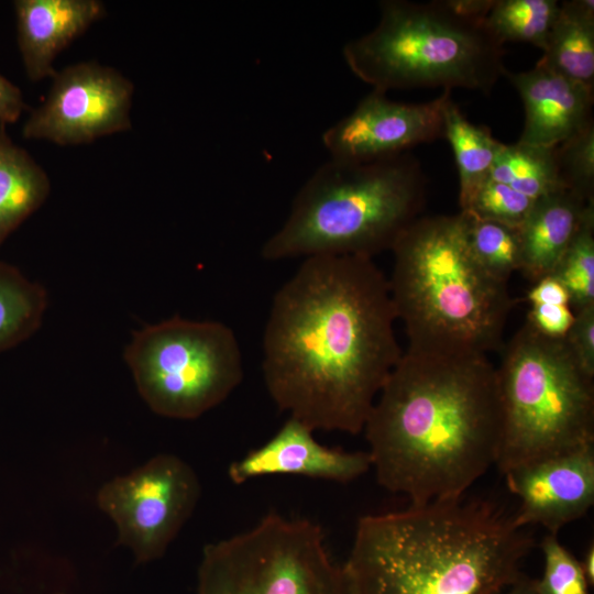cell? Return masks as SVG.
Masks as SVG:
<instances>
[{
	"label": "cell",
	"mask_w": 594,
	"mask_h": 594,
	"mask_svg": "<svg viewBox=\"0 0 594 594\" xmlns=\"http://www.w3.org/2000/svg\"><path fill=\"white\" fill-rule=\"evenodd\" d=\"M396 319L388 278L373 258H304L274 295L264 329L270 396L314 431H363L403 355Z\"/></svg>",
	"instance_id": "cell-1"
},
{
	"label": "cell",
	"mask_w": 594,
	"mask_h": 594,
	"mask_svg": "<svg viewBox=\"0 0 594 594\" xmlns=\"http://www.w3.org/2000/svg\"><path fill=\"white\" fill-rule=\"evenodd\" d=\"M363 430L382 487L410 504L462 497L496 463V367L486 355L407 349Z\"/></svg>",
	"instance_id": "cell-2"
},
{
	"label": "cell",
	"mask_w": 594,
	"mask_h": 594,
	"mask_svg": "<svg viewBox=\"0 0 594 594\" xmlns=\"http://www.w3.org/2000/svg\"><path fill=\"white\" fill-rule=\"evenodd\" d=\"M534 547L491 501L437 499L359 519L342 568L345 594H497Z\"/></svg>",
	"instance_id": "cell-3"
},
{
	"label": "cell",
	"mask_w": 594,
	"mask_h": 594,
	"mask_svg": "<svg viewBox=\"0 0 594 594\" xmlns=\"http://www.w3.org/2000/svg\"><path fill=\"white\" fill-rule=\"evenodd\" d=\"M391 251L389 292L408 350L486 355L502 349L515 300L508 283L473 256L461 211L419 217Z\"/></svg>",
	"instance_id": "cell-4"
},
{
	"label": "cell",
	"mask_w": 594,
	"mask_h": 594,
	"mask_svg": "<svg viewBox=\"0 0 594 594\" xmlns=\"http://www.w3.org/2000/svg\"><path fill=\"white\" fill-rule=\"evenodd\" d=\"M427 178L408 152L370 162L329 158L304 183L266 261L363 256L392 250L425 209Z\"/></svg>",
	"instance_id": "cell-5"
},
{
	"label": "cell",
	"mask_w": 594,
	"mask_h": 594,
	"mask_svg": "<svg viewBox=\"0 0 594 594\" xmlns=\"http://www.w3.org/2000/svg\"><path fill=\"white\" fill-rule=\"evenodd\" d=\"M349 69L373 89L464 88L488 95L504 76V44L485 19L444 1L380 2V20L342 48Z\"/></svg>",
	"instance_id": "cell-6"
},
{
	"label": "cell",
	"mask_w": 594,
	"mask_h": 594,
	"mask_svg": "<svg viewBox=\"0 0 594 594\" xmlns=\"http://www.w3.org/2000/svg\"><path fill=\"white\" fill-rule=\"evenodd\" d=\"M501 439L495 465L505 473L594 444V376L564 338L528 322L503 348L496 367Z\"/></svg>",
	"instance_id": "cell-7"
},
{
	"label": "cell",
	"mask_w": 594,
	"mask_h": 594,
	"mask_svg": "<svg viewBox=\"0 0 594 594\" xmlns=\"http://www.w3.org/2000/svg\"><path fill=\"white\" fill-rule=\"evenodd\" d=\"M124 360L144 403L172 419L200 417L226 400L244 375L230 327L178 316L134 331Z\"/></svg>",
	"instance_id": "cell-8"
},
{
	"label": "cell",
	"mask_w": 594,
	"mask_h": 594,
	"mask_svg": "<svg viewBox=\"0 0 594 594\" xmlns=\"http://www.w3.org/2000/svg\"><path fill=\"white\" fill-rule=\"evenodd\" d=\"M197 594H345L322 528L268 513L254 527L208 543Z\"/></svg>",
	"instance_id": "cell-9"
},
{
	"label": "cell",
	"mask_w": 594,
	"mask_h": 594,
	"mask_svg": "<svg viewBox=\"0 0 594 594\" xmlns=\"http://www.w3.org/2000/svg\"><path fill=\"white\" fill-rule=\"evenodd\" d=\"M200 494L194 469L182 458L163 453L105 483L97 504L116 525L117 544L130 549L140 564L165 554Z\"/></svg>",
	"instance_id": "cell-10"
},
{
	"label": "cell",
	"mask_w": 594,
	"mask_h": 594,
	"mask_svg": "<svg viewBox=\"0 0 594 594\" xmlns=\"http://www.w3.org/2000/svg\"><path fill=\"white\" fill-rule=\"evenodd\" d=\"M52 79L46 98L23 124L24 139L78 145L131 129L134 86L117 69L81 62Z\"/></svg>",
	"instance_id": "cell-11"
},
{
	"label": "cell",
	"mask_w": 594,
	"mask_h": 594,
	"mask_svg": "<svg viewBox=\"0 0 594 594\" xmlns=\"http://www.w3.org/2000/svg\"><path fill=\"white\" fill-rule=\"evenodd\" d=\"M451 91L420 103H405L372 89L351 113L322 134L330 158L370 162L408 152L444 138V109Z\"/></svg>",
	"instance_id": "cell-12"
},
{
	"label": "cell",
	"mask_w": 594,
	"mask_h": 594,
	"mask_svg": "<svg viewBox=\"0 0 594 594\" xmlns=\"http://www.w3.org/2000/svg\"><path fill=\"white\" fill-rule=\"evenodd\" d=\"M504 476L520 502L514 514L516 525H540L558 535L594 503V444L516 468Z\"/></svg>",
	"instance_id": "cell-13"
},
{
	"label": "cell",
	"mask_w": 594,
	"mask_h": 594,
	"mask_svg": "<svg viewBox=\"0 0 594 594\" xmlns=\"http://www.w3.org/2000/svg\"><path fill=\"white\" fill-rule=\"evenodd\" d=\"M371 468L367 452H346L322 446L315 439L312 429L289 417L268 441L232 462L228 476L234 484L267 475L349 483Z\"/></svg>",
	"instance_id": "cell-14"
},
{
	"label": "cell",
	"mask_w": 594,
	"mask_h": 594,
	"mask_svg": "<svg viewBox=\"0 0 594 594\" xmlns=\"http://www.w3.org/2000/svg\"><path fill=\"white\" fill-rule=\"evenodd\" d=\"M504 77L516 88L525 109L518 142L554 147L591 122L594 88L568 79L538 64Z\"/></svg>",
	"instance_id": "cell-15"
},
{
	"label": "cell",
	"mask_w": 594,
	"mask_h": 594,
	"mask_svg": "<svg viewBox=\"0 0 594 594\" xmlns=\"http://www.w3.org/2000/svg\"><path fill=\"white\" fill-rule=\"evenodd\" d=\"M18 45L32 81L53 77L56 56L106 14L99 0H15Z\"/></svg>",
	"instance_id": "cell-16"
},
{
	"label": "cell",
	"mask_w": 594,
	"mask_h": 594,
	"mask_svg": "<svg viewBox=\"0 0 594 594\" xmlns=\"http://www.w3.org/2000/svg\"><path fill=\"white\" fill-rule=\"evenodd\" d=\"M588 204L569 190L534 201L519 228L524 275L531 282L552 275L579 229Z\"/></svg>",
	"instance_id": "cell-17"
},
{
	"label": "cell",
	"mask_w": 594,
	"mask_h": 594,
	"mask_svg": "<svg viewBox=\"0 0 594 594\" xmlns=\"http://www.w3.org/2000/svg\"><path fill=\"white\" fill-rule=\"evenodd\" d=\"M537 64L594 88L593 0L560 2L546 48Z\"/></svg>",
	"instance_id": "cell-18"
},
{
	"label": "cell",
	"mask_w": 594,
	"mask_h": 594,
	"mask_svg": "<svg viewBox=\"0 0 594 594\" xmlns=\"http://www.w3.org/2000/svg\"><path fill=\"white\" fill-rule=\"evenodd\" d=\"M51 191L46 172L9 136L0 123V245L45 202Z\"/></svg>",
	"instance_id": "cell-19"
},
{
	"label": "cell",
	"mask_w": 594,
	"mask_h": 594,
	"mask_svg": "<svg viewBox=\"0 0 594 594\" xmlns=\"http://www.w3.org/2000/svg\"><path fill=\"white\" fill-rule=\"evenodd\" d=\"M444 139L450 143L459 174V204L465 210L481 185L490 178L504 143L491 130L470 122L452 100L444 109Z\"/></svg>",
	"instance_id": "cell-20"
},
{
	"label": "cell",
	"mask_w": 594,
	"mask_h": 594,
	"mask_svg": "<svg viewBox=\"0 0 594 594\" xmlns=\"http://www.w3.org/2000/svg\"><path fill=\"white\" fill-rule=\"evenodd\" d=\"M45 288L14 265L0 261V353L21 344L41 327Z\"/></svg>",
	"instance_id": "cell-21"
},
{
	"label": "cell",
	"mask_w": 594,
	"mask_h": 594,
	"mask_svg": "<svg viewBox=\"0 0 594 594\" xmlns=\"http://www.w3.org/2000/svg\"><path fill=\"white\" fill-rule=\"evenodd\" d=\"M490 178L512 187L532 200L566 190L558 173L554 147L520 142L503 144L494 161Z\"/></svg>",
	"instance_id": "cell-22"
},
{
	"label": "cell",
	"mask_w": 594,
	"mask_h": 594,
	"mask_svg": "<svg viewBox=\"0 0 594 594\" xmlns=\"http://www.w3.org/2000/svg\"><path fill=\"white\" fill-rule=\"evenodd\" d=\"M557 0H494L485 25L502 43H528L542 52L557 19Z\"/></svg>",
	"instance_id": "cell-23"
},
{
	"label": "cell",
	"mask_w": 594,
	"mask_h": 594,
	"mask_svg": "<svg viewBox=\"0 0 594 594\" xmlns=\"http://www.w3.org/2000/svg\"><path fill=\"white\" fill-rule=\"evenodd\" d=\"M461 212L473 256L490 274L508 283L512 274L522 268L519 228Z\"/></svg>",
	"instance_id": "cell-24"
},
{
	"label": "cell",
	"mask_w": 594,
	"mask_h": 594,
	"mask_svg": "<svg viewBox=\"0 0 594 594\" xmlns=\"http://www.w3.org/2000/svg\"><path fill=\"white\" fill-rule=\"evenodd\" d=\"M566 288L576 311L594 306V205L590 206L552 274Z\"/></svg>",
	"instance_id": "cell-25"
},
{
	"label": "cell",
	"mask_w": 594,
	"mask_h": 594,
	"mask_svg": "<svg viewBox=\"0 0 594 594\" xmlns=\"http://www.w3.org/2000/svg\"><path fill=\"white\" fill-rule=\"evenodd\" d=\"M554 154L564 188L594 204V122L554 146Z\"/></svg>",
	"instance_id": "cell-26"
},
{
	"label": "cell",
	"mask_w": 594,
	"mask_h": 594,
	"mask_svg": "<svg viewBox=\"0 0 594 594\" xmlns=\"http://www.w3.org/2000/svg\"><path fill=\"white\" fill-rule=\"evenodd\" d=\"M543 573L534 580L537 594H590V584L580 561L558 539L548 534L541 543Z\"/></svg>",
	"instance_id": "cell-27"
},
{
	"label": "cell",
	"mask_w": 594,
	"mask_h": 594,
	"mask_svg": "<svg viewBox=\"0 0 594 594\" xmlns=\"http://www.w3.org/2000/svg\"><path fill=\"white\" fill-rule=\"evenodd\" d=\"M534 201L512 187L488 178L477 189L468 208L462 211L481 219L520 228Z\"/></svg>",
	"instance_id": "cell-28"
},
{
	"label": "cell",
	"mask_w": 594,
	"mask_h": 594,
	"mask_svg": "<svg viewBox=\"0 0 594 594\" xmlns=\"http://www.w3.org/2000/svg\"><path fill=\"white\" fill-rule=\"evenodd\" d=\"M580 366L594 376V306L574 314V320L563 337Z\"/></svg>",
	"instance_id": "cell-29"
},
{
	"label": "cell",
	"mask_w": 594,
	"mask_h": 594,
	"mask_svg": "<svg viewBox=\"0 0 594 594\" xmlns=\"http://www.w3.org/2000/svg\"><path fill=\"white\" fill-rule=\"evenodd\" d=\"M573 320L574 314L569 306L531 305L526 322L543 336L563 338Z\"/></svg>",
	"instance_id": "cell-30"
},
{
	"label": "cell",
	"mask_w": 594,
	"mask_h": 594,
	"mask_svg": "<svg viewBox=\"0 0 594 594\" xmlns=\"http://www.w3.org/2000/svg\"><path fill=\"white\" fill-rule=\"evenodd\" d=\"M527 300L531 305L569 306L570 296L563 284L553 275H549L535 282L527 293Z\"/></svg>",
	"instance_id": "cell-31"
},
{
	"label": "cell",
	"mask_w": 594,
	"mask_h": 594,
	"mask_svg": "<svg viewBox=\"0 0 594 594\" xmlns=\"http://www.w3.org/2000/svg\"><path fill=\"white\" fill-rule=\"evenodd\" d=\"M26 108L22 91L0 74V123H14Z\"/></svg>",
	"instance_id": "cell-32"
},
{
	"label": "cell",
	"mask_w": 594,
	"mask_h": 594,
	"mask_svg": "<svg viewBox=\"0 0 594 594\" xmlns=\"http://www.w3.org/2000/svg\"><path fill=\"white\" fill-rule=\"evenodd\" d=\"M497 594H537L534 580L521 574L515 582L498 592Z\"/></svg>",
	"instance_id": "cell-33"
},
{
	"label": "cell",
	"mask_w": 594,
	"mask_h": 594,
	"mask_svg": "<svg viewBox=\"0 0 594 594\" xmlns=\"http://www.w3.org/2000/svg\"><path fill=\"white\" fill-rule=\"evenodd\" d=\"M580 563L587 579L588 584L593 585L594 583V546L593 544L587 547Z\"/></svg>",
	"instance_id": "cell-34"
},
{
	"label": "cell",
	"mask_w": 594,
	"mask_h": 594,
	"mask_svg": "<svg viewBox=\"0 0 594 594\" xmlns=\"http://www.w3.org/2000/svg\"><path fill=\"white\" fill-rule=\"evenodd\" d=\"M56 594H65V593H56Z\"/></svg>",
	"instance_id": "cell-35"
}]
</instances>
